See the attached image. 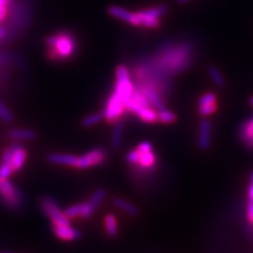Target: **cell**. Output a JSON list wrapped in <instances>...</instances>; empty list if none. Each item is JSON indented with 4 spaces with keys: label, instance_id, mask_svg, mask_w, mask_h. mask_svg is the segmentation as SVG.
Here are the masks:
<instances>
[{
    "label": "cell",
    "instance_id": "obj_1",
    "mask_svg": "<svg viewBox=\"0 0 253 253\" xmlns=\"http://www.w3.org/2000/svg\"><path fill=\"white\" fill-rule=\"evenodd\" d=\"M193 62V45L190 43H166L157 54L147 61L140 62L150 71L164 75L184 72Z\"/></svg>",
    "mask_w": 253,
    "mask_h": 253
},
{
    "label": "cell",
    "instance_id": "obj_2",
    "mask_svg": "<svg viewBox=\"0 0 253 253\" xmlns=\"http://www.w3.org/2000/svg\"><path fill=\"white\" fill-rule=\"evenodd\" d=\"M46 57L52 61H62L73 57L77 52V41L75 34L69 31H60L58 33L45 38Z\"/></svg>",
    "mask_w": 253,
    "mask_h": 253
},
{
    "label": "cell",
    "instance_id": "obj_3",
    "mask_svg": "<svg viewBox=\"0 0 253 253\" xmlns=\"http://www.w3.org/2000/svg\"><path fill=\"white\" fill-rule=\"evenodd\" d=\"M0 196L2 202L11 209L19 208L23 202L21 191L9 178L0 179Z\"/></svg>",
    "mask_w": 253,
    "mask_h": 253
},
{
    "label": "cell",
    "instance_id": "obj_4",
    "mask_svg": "<svg viewBox=\"0 0 253 253\" xmlns=\"http://www.w3.org/2000/svg\"><path fill=\"white\" fill-rule=\"evenodd\" d=\"M42 210L44 214L52 220L53 225L68 226L69 218L66 216L65 212H62L58 207L57 203L52 197H44L41 203Z\"/></svg>",
    "mask_w": 253,
    "mask_h": 253
},
{
    "label": "cell",
    "instance_id": "obj_5",
    "mask_svg": "<svg viewBox=\"0 0 253 253\" xmlns=\"http://www.w3.org/2000/svg\"><path fill=\"white\" fill-rule=\"evenodd\" d=\"M126 110V109L125 100H123L121 97H118L117 95L113 93L108 98L102 114H104V118L108 123L113 124L118 122V118L124 114Z\"/></svg>",
    "mask_w": 253,
    "mask_h": 253
},
{
    "label": "cell",
    "instance_id": "obj_6",
    "mask_svg": "<svg viewBox=\"0 0 253 253\" xmlns=\"http://www.w3.org/2000/svg\"><path fill=\"white\" fill-rule=\"evenodd\" d=\"M107 158V152L104 149H94L92 151L84 154V156L78 157L76 168L85 169L92 167V166H97L104 163Z\"/></svg>",
    "mask_w": 253,
    "mask_h": 253
},
{
    "label": "cell",
    "instance_id": "obj_7",
    "mask_svg": "<svg viewBox=\"0 0 253 253\" xmlns=\"http://www.w3.org/2000/svg\"><path fill=\"white\" fill-rule=\"evenodd\" d=\"M11 151V164L14 171H19L27 161V150L21 147L18 142H14L10 148Z\"/></svg>",
    "mask_w": 253,
    "mask_h": 253
},
{
    "label": "cell",
    "instance_id": "obj_8",
    "mask_svg": "<svg viewBox=\"0 0 253 253\" xmlns=\"http://www.w3.org/2000/svg\"><path fill=\"white\" fill-rule=\"evenodd\" d=\"M211 131L212 125L209 120H203L200 124L199 132V147L201 150H207L211 142Z\"/></svg>",
    "mask_w": 253,
    "mask_h": 253
},
{
    "label": "cell",
    "instance_id": "obj_9",
    "mask_svg": "<svg viewBox=\"0 0 253 253\" xmlns=\"http://www.w3.org/2000/svg\"><path fill=\"white\" fill-rule=\"evenodd\" d=\"M108 13L113 16V17L121 19L123 21H126L130 23V25L136 27V17H135V13H132L128 10L124 9V7L117 6V5H111L108 7Z\"/></svg>",
    "mask_w": 253,
    "mask_h": 253
},
{
    "label": "cell",
    "instance_id": "obj_10",
    "mask_svg": "<svg viewBox=\"0 0 253 253\" xmlns=\"http://www.w3.org/2000/svg\"><path fill=\"white\" fill-rule=\"evenodd\" d=\"M52 228H53L54 233L56 234L58 239L63 241H75L81 237V233H79V231L72 227H70V225L58 226V225L52 224Z\"/></svg>",
    "mask_w": 253,
    "mask_h": 253
},
{
    "label": "cell",
    "instance_id": "obj_11",
    "mask_svg": "<svg viewBox=\"0 0 253 253\" xmlns=\"http://www.w3.org/2000/svg\"><path fill=\"white\" fill-rule=\"evenodd\" d=\"M136 17V27H142L146 29H158L161 27L160 18L152 17L148 15L144 10L135 13Z\"/></svg>",
    "mask_w": 253,
    "mask_h": 253
},
{
    "label": "cell",
    "instance_id": "obj_12",
    "mask_svg": "<svg viewBox=\"0 0 253 253\" xmlns=\"http://www.w3.org/2000/svg\"><path fill=\"white\" fill-rule=\"evenodd\" d=\"M78 157L71 154H61V153H53L47 157V161L54 165L60 166H69V167L76 168Z\"/></svg>",
    "mask_w": 253,
    "mask_h": 253
},
{
    "label": "cell",
    "instance_id": "obj_13",
    "mask_svg": "<svg viewBox=\"0 0 253 253\" xmlns=\"http://www.w3.org/2000/svg\"><path fill=\"white\" fill-rule=\"evenodd\" d=\"M14 172L11 164V151L10 149L4 150L2 154V161L0 165V179H7Z\"/></svg>",
    "mask_w": 253,
    "mask_h": 253
},
{
    "label": "cell",
    "instance_id": "obj_14",
    "mask_svg": "<svg viewBox=\"0 0 253 253\" xmlns=\"http://www.w3.org/2000/svg\"><path fill=\"white\" fill-rule=\"evenodd\" d=\"M9 135L15 141H25V140H33L36 138L37 134L35 131L30 129H12L9 132Z\"/></svg>",
    "mask_w": 253,
    "mask_h": 253
},
{
    "label": "cell",
    "instance_id": "obj_15",
    "mask_svg": "<svg viewBox=\"0 0 253 253\" xmlns=\"http://www.w3.org/2000/svg\"><path fill=\"white\" fill-rule=\"evenodd\" d=\"M241 138L247 146L253 148V117L243 125L241 129Z\"/></svg>",
    "mask_w": 253,
    "mask_h": 253
},
{
    "label": "cell",
    "instance_id": "obj_16",
    "mask_svg": "<svg viewBox=\"0 0 253 253\" xmlns=\"http://www.w3.org/2000/svg\"><path fill=\"white\" fill-rule=\"evenodd\" d=\"M113 204L115 207L122 209L123 211H125L126 213H129L130 215H137L138 214V209L135 207V206L128 201L121 199V197H116V199H114Z\"/></svg>",
    "mask_w": 253,
    "mask_h": 253
},
{
    "label": "cell",
    "instance_id": "obj_17",
    "mask_svg": "<svg viewBox=\"0 0 253 253\" xmlns=\"http://www.w3.org/2000/svg\"><path fill=\"white\" fill-rule=\"evenodd\" d=\"M137 116L140 121L148 124H154L158 122V113L153 108H144L137 114Z\"/></svg>",
    "mask_w": 253,
    "mask_h": 253
},
{
    "label": "cell",
    "instance_id": "obj_18",
    "mask_svg": "<svg viewBox=\"0 0 253 253\" xmlns=\"http://www.w3.org/2000/svg\"><path fill=\"white\" fill-rule=\"evenodd\" d=\"M123 130H124L123 123L116 122L113 133H112V138H111V145H112L114 149H118L121 147L122 138H123Z\"/></svg>",
    "mask_w": 253,
    "mask_h": 253
},
{
    "label": "cell",
    "instance_id": "obj_19",
    "mask_svg": "<svg viewBox=\"0 0 253 253\" xmlns=\"http://www.w3.org/2000/svg\"><path fill=\"white\" fill-rule=\"evenodd\" d=\"M106 231L110 236H116L118 233V226L116 217L113 214H108L105 217Z\"/></svg>",
    "mask_w": 253,
    "mask_h": 253
},
{
    "label": "cell",
    "instance_id": "obj_20",
    "mask_svg": "<svg viewBox=\"0 0 253 253\" xmlns=\"http://www.w3.org/2000/svg\"><path fill=\"white\" fill-rule=\"evenodd\" d=\"M155 164V154L153 151L147 153H140V158L137 165L145 169H151Z\"/></svg>",
    "mask_w": 253,
    "mask_h": 253
},
{
    "label": "cell",
    "instance_id": "obj_21",
    "mask_svg": "<svg viewBox=\"0 0 253 253\" xmlns=\"http://www.w3.org/2000/svg\"><path fill=\"white\" fill-rule=\"evenodd\" d=\"M176 120H177L176 114L168 109L162 110L158 112V122H161L162 124H165V125L173 124Z\"/></svg>",
    "mask_w": 253,
    "mask_h": 253
},
{
    "label": "cell",
    "instance_id": "obj_22",
    "mask_svg": "<svg viewBox=\"0 0 253 253\" xmlns=\"http://www.w3.org/2000/svg\"><path fill=\"white\" fill-rule=\"evenodd\" d=\"M208 72L213 83H214L217 86H223L225 84V78L223 74L219 72V70L217 68H215L214 66H210L208 68Z\"/></svg>",
    "mask_w": 253,
    "mask_h": 253
},
{
    "label": "cell",
    "instance_id": "obj_23",
    "mask_svg": "<svg viewBox=\"0 0 253 253\" xmlns=\"http://www.w3.org/2000/svg\"><path fill=\"white\" fill-rule=\"evenodd\" d=\"M148 15L152 16V17L155 18H161L163 16L168 12V6L165 5V4H160V5H156L153 7H149L147 10H144Z\"/></svg>",
    "mask_w": 253,
    "mask_h": 253
},
{
    "label": "cell",
    "instance_id": "obj_24",
    "mask_svg": "<svg viewBox=\"0 0 253 253\" xmlns=\"http://www.w3.org/2000/svg\"><path fill=\"white\" fill-rule=\"evenodd\" d=\"M102 120H104V114H102V113H94V114H91L89 116L84 117L83 122H82V125L84 126H85V128H89V126H92L99 124Z\"/></svg>",
    "mask_w": 253,
    "mask_h": 253
},
{
    "label": "cell",
    "instance_id": "obj_25",
    "mask_svg": "<svg viewBox=\"0 0 253 253\" xmlns=\"http://www.w3.org/2000/svg\"><path fill=\"white\" fill-rule=\"evenodd\" d=\"M105 197H106V192H105V190H102V189H97L96 191H95L94 193H93V195L91 196V199H90V203L94 206L95 208H97L98 206L104 202V200H105Z\"/></svg>",
    "mask_w": 253,
    "mask_h": 253
},
{
    "label": "cell",
    "instance_id": "obj_26",
    "mask_svg": "<svg viewBox=\"0 0 253 253\" xmlns=\"http://www.w3.org/2000/svg\"><path fill=\"white\" fill-rule=\"evenodd\" d=\"M217 110V104L215 102H211V104H206L199 106V113L202 116H209L213 114Z\"/></svg>",
    "mask_w": 253,
    "mask_h": 253
},
{
    "label": "cell",
    "instance_id": "obj_27",
    "mask_svg": "<svg viewBox=\"0 0 253 253\" xmlns=\"http://www.w3.org/2000/svg\"><path fill=\"white\" fill-rule=\"evenodd\" d=\"M81 213H82V204L73 205L65 210V214L69 219L81 216Z\"/></svg>",
    "mask_w": 253,
    "mask_h": 253
},
{
    "label": "cell",
    "instance_id": "obj_28",
    "mask_svg": "<svg viewBox=\"0 0 253 253\" xmlns=\"http://www.w3.org/2000/svg\"><path fill=\"white\" fill-rule=\"evenodd\" d=\"M0 118L5 123H12L14 121L11 111L6 108L3 102L0 101Z\"/></svg>",
    "mask_w": 253,
    "mask_h": 253
},
{
    "label": "cell",
    "instance_id": "obj_29",
    "mask_svg": "<svg viewBox=\"0 0 253 253\" xmlns=\"http://www.w3.org/2000/svg\"><path fill=\"white\" fill-rule=\"evenodd\" d=\"M116 81H124V79H130V72L129 69L124 65L118 66L115 71Z\"/></svg>",
    "mask_w": 253,
    "mask_h": 253
},
{
    "label": "cell",
    "instance_id": "obj_30",
    "mask_svg": "<svg viewBox=\"0 0 253 253\" xmlns=\"http://www.w3.org/2000/svg\"><path fill=\"white\" fill-rule=\"evenodd\" d=\"M95 208L94 206L88 202V203H84V204H82V213H81V216L84 217V218H89L92 216V214L95 211Z\"/></svg>",
    "mask_w": 253,
    "mask_h": 253
},
{
    "label": "cell",
    "instance_id": "obj_31",
    "mask_svg": "<svg viewBox=\"0 0 253 253\" xmlns=\"http://www.w3.org/2000/svg\"><path fill=\"white\" fill-rule=\"evenodd\" d=\"M217 100L216 95L212 92H208L200 97L199 99V106L206 105V104H211V102H215Z\"/></svg>",
    "mask_w": 253,
    "mask_h": 253
},
{
    "label": "cell",
    "instance_id": "obj_32",
    "mask_svg": "<svg viewBox=\"0 0 253 253\" xmlns=\"http://www.w3.org/2000/svg\"><path fill=\"white\" fill-rule=\"evenodd\" d=\"M140 158V152L137 149L132 150L128 154H126V162L131 165H137Z\"/></svg>",
    "mask_w": 253,
    "mask_h": 253
},
{
    "label": "cell",
    "instance_id": "obj_33",
    "mask_svg": "<svg viewBox=\"0 0 253 253\" xmlns=\"http://www.w3.org/2000/svg\"><path fill=\"white\" fill-rule=\"evenodd\" d=\"M137 150L140 153H147V152L153 151V148L149 141H144L141 142V144H139V146L137 147Z\"/></svg>",
    "mask_w": 253,
    "mask_h": 253
},
{
    "label": "cell",
    "instance_id": "obj_34",
    "mask_svg": "<svg viewBox=\"0 0 253 253\" xmlns=\"http://www.w3.org/2000/svg\"><path fill=\"white\" fill-rule=\"evenodd\" d=\"M247 215L251 223H253V201H250L247 208Z\"/></svg>",
    "mask_w": 253,
    "mask_h": 253
},
{
    "label": "cell",
    "instance_id": "obj_35",
    "mask_svg": "<svg viewBox=\"0 0 253 253\" xmlns=\"http://www.w3.org/2000/svg\"><path fill=\"white\" fill-rule=\"evenodd\" d=\"M9 14V6L0 7V22H1Z\"/></svg>",
    "mask_w": 253,
    "mask_h": 253
},
{
    "label": "cell",
    "instance_id": "obj_36",
    "mask_svg": "<svg viewBox=\"0 0 253 253\" xmlns=\"http://www.w3.org/2000/svg\"><path fill=\"white\" fill-rule=\"evenodd\" d=\"M249 199L250 201H253V173L251 174V183L249 187Z\"/></svg>",
    "mask_w": 253,
    "mask_h": 253
},
{
    "label": "cell",
    "instance_id": "obj_37",
    "mask_svg": "<svg viewBox=\"0 0 253 253\" xmlns=\"http://www.w3.org/2000/svg\"><path fill=\"white\" fill-rule=\"evenodd\" d=\"M5 34H6V32H5V30H4L3 28H0V39H1V38H3V37L5 36Z\"/></svg>",
    "mask_w": 253,
    "mask_h": 253
},
{
    "label": "cell",
    "instance_id": "obj_38",
    "mask_svg": "<svg viewBox=\"0 0 253 253\" xmlns=\"http://www.w3.org/2000/svg\"><path fill=\"white\" fill-rule=\"evenodd\" d=\"M178 1V3H180V4H184V3H186L188 0H177Z\"/></svg>",
    "mask_w": 253,
    "mask_h": 253
},
{
    "label": "cell",
    "instance_id": "obj_39",
    "mask_svg": "<svg viewBox=\"0 0 253 253\" xmlns=\"http://www.w3.org/2000/svg\"><path fill=\"white\" fill-rule=\"evenodd\" d=\"M250 102H251V105L253 106V97H251V98H250Z\"/></svg>",
    "mask_w": 253,
    "mask_h": 253
}]
</instances>
